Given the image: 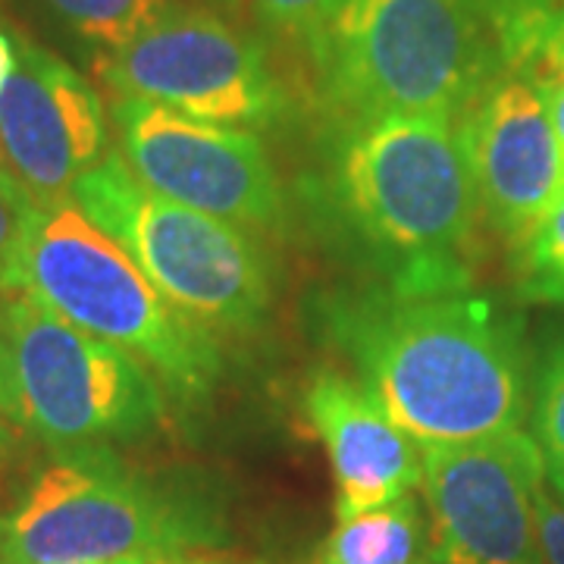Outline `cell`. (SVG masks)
<instances>
[{
	"mask_svg": "<svg viewBox=\"0 0 564 564\" xmlns=\"http://www.w3.org/2000/svg\"><path fill=\"white\" fill-rule=\"evenodd\" d=\"M326 202L383 285L404 292L470 285L480 202L458 122L386 117L339 129Z\"/></svg>",
	"mask_w": 564,
	"mask_h": 564,
	"instance_id": "2",
	"label": "cell"
},
{
	"mask_svg": "<svg viewBox=\"0 0 564 564\" xmlns=\"http://www.w3.org/2000/svg\"><path fill=\"white\" fill-rule=\"evenodd\" d=\"M304 411L333 464L339 521L395 502L421 484V443L389 417L364 383L317 370L304 392Z\"/></svg>",
	"mask_w": 564,
	"mask_h": 564,
	"instance_id": "13",
	"label": "cell"
},
{
	"mask_svg": "<svg viewBox=\"0 0 564 564\" xmlns=\"http://www.w3.org/2000/svg\"><path fill=\"white\" fill-rule=\"evenodd\" d=\"M39 220V204L0 170V299L25 289V261Z\"/></svg>",
	"mask_w": 564,
	"mask_h": 564,
	"instance_id": "19",
	"label": "cell"
},
{
	"mask_svg": "<svg viewBox=\"0 0 564 564\" xmlns=\"http://www.w3.org/2000/svg\"><path fill=\"white\" fill-rule=\"evenodd\" d=\"M73 204L139 263L166 302L204 329L248 336L273 307V267L254 236L151 192L110 151Z\"/></svg>",
	"mask_w": 564,
	"mask_h": 564,
	"instance_id": "7",
	"label": "cell"
},
{
	"mask_svg": "<svg viewBox=\"0 0 564 564\" xmlns=\"http://www.w3.org/2000/svg\"><path fill=\"white\" fill-rule=\"evenodd\" d=\"M198 486L148 477L113 448L54 455L0 514V564L166 558L220 543Z\"/></svg>",
	"mask_w": 564,
	"mask_h": 564,
	"instance_id": "4",
	"label": "cell"
},
{
	"mask_svg": "<svg viewBox=\"0 0 564 564\" xmlns=\"http://www.w3.org/2000/svg\"><path fill=\"white\" fill-rule=\"evenodd\" d=\"M25 292L88 336L132 355L166 395L188 408L207 402L220 383L217 336L166 302L139 263L73 202L41 210Z\"/></svg>",
	"mask_w": 564,
	"mask_h": 564,
	"instance_id": "5",
	"label": "cell"
},
{
	"mask_svg": "<svg viewBox=\"0 0 564 564\" xmlns=\"http://www.w3.org/2000/svg\"><path fill=\"white\" fill-rule=\"evenodd\" d=\"M317 323L421 445L477 443L524 421V323L470 285L336 289L317 299Z\"/></svg>",
	"mask_w": 564,
	"mask_h": 564,
	"instance_id": "1",
	"label": "cell"
},
{
	"mask_svg": "<svg viewBox=\"0 0 564 564\" xmlns=\"http://www.w3.org/2000/svg\"><path fill=\"white\" fill-rule=\"evenodd\" d=\"M110 113L120 158L151 192L239 229L276 232L285 226L276 166L251 129L192 120L135 98H113Z\"/></svg>",
	"mask_w": 564,
	"mask_h": 564,
	"instance_id": "9",
	"label": "cell"
},
{
	"mask_svg": "<svg viewBox=\"0 0 564 564\" xmlns=\"http://www.w3.org/2000/svg\"><path fill=\"white\" fill-rule=\"evenodd\" d=\"M543 98H545V107H549L552 129H555V139H558V148H562V161H564V79L543 85Z\"/></svg>",
	"mask_w": 564,
	"mask_h": 564,
	"instance_id": "24",
	"label": "cell"
},
{
	"mask_svg": "<svg viewBox=\"0 0 564 564\" xmlns=\"http://www.w3.org/2000/svg\"><path fill=\"white\" fill-rule=\"evenodd\" d=\"M536 536L545 564H564V499L558 492L540 489L536 499Z\"/></svg>",
	"mask_w": 564,
	"mask_h": 564,
	"instance_id": "21",
	"label": "cell"
},
{
	"mask_svg": "<svg viewBox=\"0 0 564 564\" xmlns=\"http://www.w3.org/2000/svg\"><path fill=\"white\" fill-rule=\"evenodd\" d=\"M17 63H20V32L0 25V91L17 73Z\"/></svg>",
	"mask_w": 564,
	"mask_h": 564,
	"instance_id": "23",
	"label": "cell"
},
{
	"mask_svg": "<svg viewBox=\"0 0 564 564\" xmlns=\"http://www.w3.org/2000/svg\"><path fill=\"white\" fill-rule=\"evenodd\" d=\"M17 433L13 421H10V399H7V367H3V351H0V443Z\"/></svg>",
	"mask_w": 564,
	"mask_h": 564,
	"instance_id": "25",
	"label": "cell"
},
{
	"mask_svg": "<svg viewBox=\"0 0 564 564\" xmlns=\"http://www.w3.org/2000/svg\"><path fill=\"white\" fill-rule=\"evenodd\" d=\"M484 217L511 248L543 220L564 192V161L543 88L502 73L458 122Z\"/></svg>",
	"mask_w": 564,
	"mask_h": 564,
	"instance_id": "12",
	"label": "cell"
},
{
	"mask_svg": "<svg viewBox=\"0 0 564 564\" xmlns=\"http://www.w3.org/2000/svg\"><path fill=\"white\" fill-rule=\"evenodd\" d=\"M502 54L505 73H521L533 61L545 29L564 13V0H480Z\"/></svg>",
	"mask_w": 564,
	"mask_h": 564,
	"instance_id": "18",
	"label": "cell"
},
{
	"mask_svg": "<svg viewBox=\"0 0 564 564\" xmlns=\"http://www.w3.org/2000/svg\"><path fill=\"white\" fill-rule=\"evenodd\" d=\"M0 351L13 430L51 455L117 448L166 423V392L148 367L25 289L0 299Z\"/></svg>",
	"mask_w": 564,
	"mask_h": 564,
	"instance_id": "6",
	"label": "cell"
},
{
	"mask_svg": "<svg viewBox=\"0 0 564 564\" xmlns=\"http://www.w3.org/2000/svg\"><path fill=\"white\" fill-rule=\"evenodd\" d=\"M514 251V280L524 302L564 307V192Z\"/></svg>",
	"mask_w": 564,
	"mask_h": 564,
	"instance_id": "16",
	"label": "cell"
},
{
	"mask_svg": "<svg viewBox=\"0 0 564 564\" xmlns=\"http://www.w3.org/2000/svg\"><path fill=\"white\" fill-rule=\"evenodd\" d=\"M107 113L95 85L20 35L17 73L0 91V170L41 210L73 202V192L107 151Z\"/></svg>",
	"mask_w": 564,
	"mask_h": 564,
	"instance_id": "11",
	"label": "cell"
},
{
	"mask_svg": "<svg viewBox=\"0 0 564 564\" xmlns=\"http://www.w3.org/2000/svg\"><path fill=\"white\" fill-rule=\"evenodd\" d=\"M317 564H436L430 514L408 492L339 521L317 549Z\"/></svg>",
	"mask_w": 564,
	"mask_h": 564,
	"instance_id": "14",
	"label": "cell"
},
{
	"mask_svg": "<svg viewBox=\"0 0 564 564\" xmlns=\"http://www.w3.org/2000/svg\"><path fill=\"white\" fill-rule=\"evenodd\" d=\"M248 3L273 39L289 41L307 54L329 20L343 10L345 0H248Z\"/></svg>",
	"mask_w": 564,
	"mask_h": 564,
	"instance_id": "20",
	"label": "cell"
},
{
	"mask_svg": "<svg viewBox=\"0 0 564 564\" xmlns=\"http://www.w3.org/2000/svg\"><path fill=\"white\" fill-rule=\"evenodd\" d=\"M423 492L436 564H543L540 445L521 430L477 443L423 445Z\"/></svg>",
	"mask_w": 564,
	"mask_h": 564,
	"instance_id": "10",
	"label": "cell"
},
{
	"mask_svg": "<svg viewBox=\"0 0 564 564\" xmlns=\"http://www.w3.org/2000/svg\"><path fill=\"white\" fill-rule=\"evenodd\" d=\"M69 564H154L151 558H110V562H69Z\"/></svg>",
	"mask_w": 564,
	"mask_h": 564,
	"instance_id": "27",
	"label": "cell"
},
{
	"mask_svg": "<svg viewBox=\"0 0 564 564\" xmlns=\"http://www.w3.org/2000/svg\"><path fill=\"white\" fill-rule=\"evenodd\" d=\"M113 98L163 104L192 120L267 129L289 95L261 41L210 10L176 3L139 39L95 61Z\"/></svg>",
	"mask_w": 564,
	"mask_h": 564,
	"instance_id": "8",
	"label": "cell"
},
{
	"mask_svg": "<svg viewBox=\"0 0 564 564\" xmlns=\"http://www.w3.org/2000/svg\"><path fill=\"white\" fill-rule=\"evenodd\" d=\"M195 564H214V562H195Z\"/></svg>",
	"mask_w": 564,
	"mask_h": 564,
	"instance_id": "28",
	"label": "cell"
},
{
	"mask_svg": "<svg viewBox=\"0 0 564 564\" xmlns=\"http://www.w3.org/2000/svg\"><path fill=\"white\" fill-rule=\"evenodd\" d=\"M524 76H530L540 88L549 82L564 79V13L545 29L543 41H540Z\"/></svg>",
	"mask_w": 564,
	"mask_h": 564,
	"instance_id": "22",
	"label": "cell"
},
{
	"mask_svg": "<svg viewBox=\"0 0 564 564\" xmlns=\"http://www.w3.org/2000/svg\"><path fill=\"white\" fill-rule=\"evenodd\" d=\"M533 443L540 445L545 480L564 499V329L545 345L533 380Z\"/></svg>",
	"mask_w": 564,
	"mask_h": 564,
	"instance_id": "17",
	"label": "cell"
},
{
	"mask_svg": "<svg viewBox=\"0 0 564 564\" xmlns=\"http://www.w3.org/2000/svg\"><path fill=\"white\" fill-rule=\"evenodd\" d=\"M210 3L226 10V13H242L245 10V0H210Z\"/></svg>",
	"mask_w": 564,
	"mask_h": 564,
	"instance_id": "26",
	"label": "cell"
},
{
	"mask_svg": "<svg viewBox=\"0 0 564 564\" xmlns=\"http://www.w3.org/2000/svg\"><path fill=\"white\" fill-rule=\"evenodd\" d=\"M307 61L339 129L386 117L462 122L505 73L480 0H345Z\"/></svg>",
	"mask_w": 564,
	"mask_h": 564,
	"instance_id": "3",
	"label": "cell"
},
{
	"mask_svg": "<svg viewBox=\"0 0 564 564\" xmlns=\"http://www.w3.org/2000/svg\"><path fill=\"white\" fill-rule=\"evenodd\" d=\"M41 17L79 41L95 61L117 51L166 17L176 0H32Z\"/></svg>",
	"mask_w": 564,
	"mask_h": 564,
	"instance_id": "15",
	"label": "cell"
}]
</instances>
